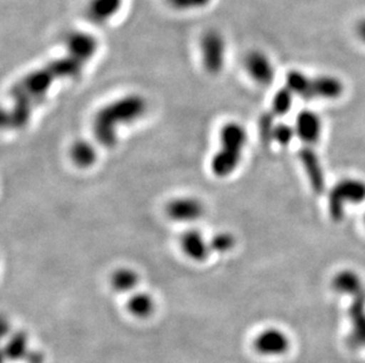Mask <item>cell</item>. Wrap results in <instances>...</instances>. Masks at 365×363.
<instances>
[{"mask_svg": "<svg viewBox=\"0 0 365 363\" xmlns=\"http://www.w3.org/2000/svg\"><path fill=\"white\" fill-rule=\"evenodd\" d=\"M86 59L68 52V56L48 63V65L32 71L10 91L12 107L4 112V127L21 129L28 124L32 112L46 97L48 90L59 79L75 78L82 73Z\"/></svg>", "mask_w": 365, "mask_h": 363, "instance_id": "1", "label": "cell"}, {"mask_svg": "<svg viewBox=\"0 0 365 363\" xmlns=\"http://www.w3.org/2000/svg\"><path fill=\"white\" fill-rule=\"evenodd\" d=\"M147 111V102L140 95H128L97 111L93 120V137L104 147H114L118 143V129L134 123Z\"/></svg>", "mask_w": 365, "mask_h": 363, "instance_id": "2", "label": "cell"}, {"mask_svg": "<svg viewBox=\"0 0 365 363\" xmlns=\"http://www.w3.org/2000/svg\"><path fill=\"white\" fill-rule=\"evenodd\" d=\"M246 142L247 134L242 125L235 122L225 124L220 131V150L214 154L210 163L214 175L225 179L237 170Z\"/></svg>", "mask_w": 365, "mask_h": 363, "instance_id": "3", "label": "cell"}, {"mask_svg": "<svg viewBox=\"0 0 365 363\" xmlns=\"http://www.w3.org/2000/svg\"><path fill=\"white\" fill-rule=\"evenodd\" d=\"M365 201V182L356 179H345L338 182L329 196V211L334 221L344 216L346 204H359Z\"/></svg>", "mask_w": 365, "mask_h": 363, "instance_id": "4", "label": "cell"}, {"mask_svg": "<svg viewBox=\"0 0 365 363\" xmlns=\"http://www.w3.org/2000/svg\"><path fill=\"white\" fill-rule=\"evenodd\" d=\"M201 57L207 73L217 75L225 65L226 41L217 31H208L201 38Z\"/></svg>", "mask_w": 365, "mask_h": 363, "instance_id": "5", "label": "cell"}, {"mask_svg": "<svg viewBox=\"0 0 365 363\" xmlns=\"http://www.w3.org/2000/svg\"><path fill=\"white\" fill-rule=\"evenodd\" d=\"M165 214L174 222H197L205 214V206L200 199L185 196L169 201L165 206Z\"/></svg>", "mask_w": 365, "mask_h": 363, "instance_id": "6", "label": "cell"}, {"mask_svg": "<svg viewBox=\"0 0 365 363\" xmlns=\"http://www.w3.org/2000/svg\"><path fill=\"white\" fill-rule=\"evenodd\" d=\"M245 69L255 83L269 85L274 78V66L269 56L262 51H252L245 58Z\"/></svg>", "mask_w": 365, "mask_h": 363, "instance_id": "7", "label": "cell"}, {"mask_svg": "<svg viewBox=\"0 0 365 363\" xmlns=\"http://www.w3.org/2000/svg\"><path fill=\"white\" fill-rule=\"evenodd\" d=\"M343 83L332 75H318L310 78V85L307 90L305 100H336L343 93Z\"/></svg>", "mask_w": 365, "mask_h": 363, "instance_id": "8", "label": "cell"}, {"mask_svg": "<svg viewBox=\"0 0 365 363\" xmlns=\"http://www.w3.org/2000/svg\"><path fill=\"white\" fill-rule=\"evenodd\" d=\"M255 348L262 355H282L289 348V340L278 329H266L255 340Z\"/></svg>", "mask_w": 365, "mask_h": 363, "instance_id": "9", "label": "cell"}, {"mask_svg": "<svg viewBox=\"0 0 365 363\" xmlns=\"http://www.w3.org/2000/svg\"><path fill=\"white\" fill-rule=\"evenodd\" d=\"M180 246L183 253L190 260L203 262L210 256V242H207L200 230L190 229L180 237Z\"/></svg>", "mask_w": 365, "mask_h": 363, "instance_id": "10", "label": "cell"}, {"mask_svg": "<svg viewBox=\"0 0 365 363\" xmlns=\"http://www.w3.org/2000/svg\"><path fill=\"white\" fill-rule=\"evenodd\" d=\"M296 135L307 145H312L319 140L322 134L321 118L314 111H302L294 125Z\"/></svg>", "mask_w": 365, "mask_h": 363, "instance_id": "11", "label": "cell"}, {"mask_svg": "<svg viewBox=\"0 0 365 363\" xmlns=\"http://www.w3.org/2000/svg\"><path fill=\"white\" fill-rule=\"evenodd\" d=\"M299 158L314 191L317 194L324 191V172H323L321 161L316 152L310 147H303L299 151Z\"/></svg>", "mask_w": 365, "mask_h": 363, "instance_id": "12", "label": "cell"}, {"mask_svg": "<svg viewBox=\"0 0 365 363\" xmlns=\"http://www.w3.org/2000/svg\"><path fill=\"white\" fill-rule=\"evenodd\" d=\"M354 303L350 308L352 322H354V332L350 336V343L359 347L365 344V290L354 296Z\"/></svg>", "mask_w": 365, "mask_h": 363, "instance_id": "13", "label": "cell"}, {"mask_svg": "<svg viewBox=\"0 0 365 363\" xmlns=\"http://www.w3.org/2000/svg\"><path fill=\"white\" fill-rule=\"evenodd\" d=\"M68 52L89 62L97 51V41L86 32H75L66 41Z\"/></svg>", "mask_w": 365, "mask_h": 363, "instance_id": "14", "label": "cell"}, {"mask_svg": "<svg viewBox=\"0 0 365 363\" xmlns=\"http://www.w3.org/2000/svg\"><path fill=\"white\" fill-rule=\"evenodd\" d=\"M332 287L334 290L341 294L352 295V296H355L364 289L362 280L355 271L352 270L339 271L332 280Z\"/></svg>", "mask_w": 365, "mask_h": 363, "instance_id": "15", "label": "cell"}, {"mask_svg": "<svg viewBox=\"0 0 365 363\" xmlns=\"http://www.w3.org/2000/svg\"><path fill=\"white\" fill-rule=\"evenodd\" d=\"M70 156L73 164L82 169L90 168L97 159L95 145L88 141H77L70 149Z\"/></svg>", "mask_w": 365, "mask_h": 363, "instance_id": "16", "label": "cell"}, {"mask_svg": "<svg viewBox=\"0 0 365 363\" xmlns=\"http://www.w3.org/2000/svg\"><path fill=\"white\" fill-rule=\"evenodd\" d=\"M138 275L130 268H121L111 276V285L116 291L127 293L138 285Z\"/></svg>", "mask_w": 365, "mask_h": 363, "instance_id": "17", "label": "cell"}, {"mask_svg": "<svg viewBox=\"0 0 365 363\" xmlns=\"http://www.w3.org/2000/svg\"><path fill=\"white\" fill-rule=\"evenodd\" d=\"M122 0H91L90 14L96 21H108L121 7Z\"/></svg>", "mask_w": 365, "mask_h": 363, "instance_id": "18", "label": "cell"}, {"mask_svg": "<svg viewBox=\"0 0 365 363\" xmlns=\"http://www.w3.org/2000/svg\"><path fill=\"white\" fill-rule=\"evenodd\" d=\"M128 309L129 312L134 316L138 317H148L154 310V301L153 298L149 296L148 294L145 293H138L131 296L128 300Z\"/></svg>", "mask_w": 365, "mask_h": 363, "instance_id": "19", "label": "cell"}, {"mask_svg": "<svg viewBox=\"0 0 365 363\" xmlns=\"http://www.w3.org/2000/svg\"><path fill=\"white\" fill-rule=\"evenodd\" d=\"M310 85V77L298 70H292L286 75V86L292 91L293 95H298L302 98L307 96Z\"/></svg>", "mask_w": 365, "mask_h": 363, "instance_id": "20", "label": "cell"}, {"mask_svg": "<svg viewBox=\"0 0 365 363\" xmlns=\"http://www.w3.org/2000/svg\"><path fill=\"white\" fill-rule=\"evenodd\" d=\"M293 93L285 86L276 93V96L272 100V113L273 116H282L289 112L292 107Z\"/></svg>", "mask_w": 365, "mask_h": 363, "instance_id": "21", "label": "cell"}, {"mask_svg": "<svg viewBox=\"0 0 365 363\" xmlns=\"http://www.w3.org/2000/svg\"><path fill=\"white\" fill-rule=\"evenodd\" d=\"M26 336L23 332H19L11 339L5 349V355L11 360H17L26 355Z\"/></svg>", "mask_w": 365, "mask_h": 363, "instance_id": "22", "label": "cell"}, {"mask_svg": "<svg viewBox=\"0 0 365 363\" xmlns=\"http://www.w3.org/2000/svg\"><path fill=\"white\" fill-rule=\"evenodd\" d=\"M210 251L225 254L231 251L235 246V238L232 233H219L210 241Z\"/></svg>", "mask_w": 365, "mask_h": 363, "instance_id": "23", "label": "cell"}, {"mask_svg": "<svg viewBox=\"0 0 365 363\" xmlns=\"http://www.w3.org/2000/svg\"><path fill=\"white\" fill-rule=\"evenodd\" d=\"M294 135H296L294 127H289V124L285 123L276 124V127L273 129L272 141L285 147L291 143Z\"/></svg>", "mask_w": 365, "mask_h": 363, "instance_id": "24", "label": "cell"}, {"mask_svg": "<svg viewBox=\"0 0 365 363\" xmlns=\"http://www.w3.org/2000/svg\"><path fill=\"white\" fill-rule=\"evenodd\" d=\"M173 6H175L179 10H186V9H200L210 3V0H169Z\"/></svg>", "mask_w": 365, "mask_h": 363, "instance_id": "25", "label": "cell"}, {"mask_svg": "<svg viewBox=\"0 0 365 363\" xmlns=\"http://www.w3.org/2000/svg\"><path fill=\"white\" fill-rule=\"evenodd\" d=\"M356 35L359 38V41L365 44V18L361 19L356 25Z\"/></svg>", "mask_w": 365, "mask_h": 363, "instance_id": "26", "label": "cell"}, {"mask_svg": "<svg viewBox=\"0 0 365 363\" xmlns=\"http://www.w3.org/2000/svg\"><path fill=\"white\" fill-rule=\"evenodd\" d=\"M364 222H365V215H364Z\"/></svg>", "mask_w": 365, "mask_h": 363, "instance_id": "27", "label": "cell"}]
</instances>
